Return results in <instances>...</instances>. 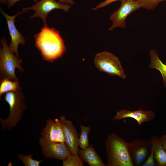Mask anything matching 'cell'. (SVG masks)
<instances>
[{
	"label": "cell",
	"mask_w": 166,
	"mask_h": 166,
	"mask_svg": "<svg viewBox=\"0 0 166 166\" xmlns=\"http://www.w3.org/2000/svg\"><path fill=\"white\" fill-rule=\"evenodd\" d=\"M0 2L2 4H5L7 3V0H0Z\"/></svg>",
	"instance_id": "obj_28"
},
{
	"label": "cell",
	"mask_w": 166,
	"mask_h": 166,
	"mask_svg": "<svg viewBox=\"0 0 166 166\" xmlns=\"http://www.w3.org/2000/svg\"><path fill=\"white\" fill-rule=\"evenodd\" d=\"M71 5L62 3L56 0H40L34 5L22 9L23 11L33 10L34 13L30 18H34L37 17L41 18L42 20L44 26L47 25L46 18L49 14L54 9H60L65 12H68L71 8Z\"/></svg>",
	"instance_id": "obj_6"
},
{
	"label": "cell",
	"mask_w": 166,
	"mask_h": 166,
	"mask_svg": "<svg viewBox=\"0 0 166 166\" xmlns=\"http://www.w3.org/2000/svg\"><path fill=\"white\" fill-rule=\"evenodd\" d=\"M123 0L135 1L136 0H105L99 3L95 7L93 8L92 10H96L105 7L112 3L116 1H122Z\"/></svg>",
	"instance_id": "obj_24"
},
{
	"label": "cell",
	"mask_w": 166,
	"mask_h": 166,
	"mask_svg": "<svg viewBox=\"0 0 166 166\" xmlns=\"http://www.w3.org/2000/svg\"><path fill=\"white\" fill-rule=\"evenodd\" d=\"M151 139V138H150ZM151 146L150 155L142 166H155L156 164L154 158V144L151 139Z\"/></svg>",
	"instance_id": "obj_23"
},
{
	"label": "cell",
	"mask_w": 166,
	"mask_h": 166,
	"mask_svg": "<svg viewBox=\"0 0 166 166\" xmlns=\"http://www.w3.org/2000/svg\"><path fill=\"white\" fill-rule=\"evenodd\" d=\"M65 138V142L71 153L77 154L79 150V136L77 130L72 122L67 120L63 116L60 117Z\"/></svg>",
	"instance_id": "obj_12"
},
{
	"label": "cell",
	"mask_w": 166,
	"mask_h": 166,
	"mask_svg": "<svg viewBox=\"0 0 166 166\" xmlns=\"http://www.w3.org/2000/svg\"><path fill=\"white\" fill-rule=\"evenodd\" d=\"M1 42L2 48L0 49V79L16 80L17 78L15 74V69L18 68L21 71H24L21 66L22 60L11 51L4 37L1 38Z\"/></svg>",
	"instance_id": "obj_4"
},
{
	"label": "cell",
	"mask_w": 166,
	"mask_h": 166,
	"mask_svg": "<svg viewBox=\"0 0 166 166\" xmlns=\"http://www.w3.org/2000/svg\"><path fill=\"white\" fill-rule=\"evenodd\" d=\"M142 7L147 10H152L155 8L160 3L166 1V0H136Z\"/></svg>",
	"instance_id": "obj_22"
},
{
	"label": "cell",
	"mask_w": 166,
	"mask_h": 166,
	"mask_svg": "<svg viewBox=\"0 0 166 166\" xmlns=\"http://www.w3.org/2000/svg\"><path fill=\"white\" fill-rule=\"evenodd\" d=\"M0 10L1 14L5 17L6 20L9 30V34L11 37V42L8 46L11 51L15 53V56L18 57L19 55L18 47L19 44L24 45L26 42L24 37L17 30L15 24V19L19 15L27 12L28 11H21L13 16H10L5 13L1 7Z\"/></svg>",
	"instance_id": "obj_9"
},
{
	"label": "cell",
	"mask_w": 166,
	"mask_h": 166,
	"mask_svg": "<svg viewBox=\"0 0 166 166\" xmlns=\"http://www.w3.org/2000/svg\"><path fill=\"white\" fill-rule=\"evenodd\" d=\"M60 2L64 4H69L71 5H73L74 4V0H58Z\"/></svg>",
	"instance_id": "obj_27"
},
{
	"label": "cell",
	"mask_w": 166,
	"mask_h": 166,
	"mask_svg": "<svg viewBox=\"0 0 166 166\" xmlns=\"http://www.w3.org/2000/svg\"><path fill=\"white\" fill-rule=\"evenodd\" d=\"M21 88L20 87L18 79L14 81L7 78L0 79V97L4 93L10 91H17Z\"/></svg>",
	"instance_id": "obj_17"
},
{
	"label": "cell",
	"mask_w": 166,
	"mask_h": 166,
	"mask_svg": "<svg viewBox=\"0 0 166 166\" xmlns=\"http://www.w3.org/2000/svg\"><path fill=\"white\" fill-rule=\"evenodd\" d=\"M39 144L43 155L46 158H52L63 161L71 153L65 142H50L42 136Z\"/></svg>",
	"instance_id": "obj_8"
},
{
	"label": "cell",
	"mask_w": 166,
	"mask_h": 166,
	"mask_svg": "<svg viewBox=\"0 0 166 166\" xmlns=\"http://www.w3.org/2000/svg\"><path fill=\"white\" fill-rule=\"evenodd\" d=\"M77 154L84 161L90 166H105L92 144H89L85 149H79Z\"/></svg>",
	"instance_id": "obj_13"
},
{
	"label": "cell",
	"mask_w": 166,
	"mask_h": 166,
	"mask_svg": "<svg viewBox=\"0 0 166 166\" xmlns=\"http://www.w3.org/2000/svg\"><path fill=\"white\" fill-rule=\"evenodd\" d=\"M4 99L9 105V115L6 119L0 118L2 131L6 129L11 130L15 127L22 119L24 111L26 108L25 97L21 89L6 93Z\"/></svg>",
	"instance_id": "obj_3"
},
{
	"label": "cell",
	"mask_w": 166,
	"mask_h": 166,
	"mask_svg": "<svg viewBox=\"0 0 166 166\" xmlns=\"http://www.w3.org/2000/svg\"><path fill=\"white\" fill-rule=\"evenodd\" d=\"M106 166H133L128 150V142L116 134L109 135L105 141Z\"/></svg>",
	"instance_id": "obj_2"
},
{
	"label": "cell",
	"mask_w": 166,
	"mask_h": 166,
	"mask_svg": "<svg viewBox=\"0 0 166 166\" xmlns=\"http://www.w3.org/2000/svg\"><path fill=\"white\" fill-rule=\"evenodd\" d=\"M80 127L81 132L79 138L78 145L81 149H84L89 145L88 135L90 131V128L81 124Z\"/></svg>",
	"instance_id": "obj_18"
},
{
	"label": "cell",
	"mask_w": 166,
	"mask_h": 166,
	"mask_svg": "<svg viewBox=\"0 0 166 166\" xmlns=\"http://www.w3.org/2000/svg\"><path fill=\"white\" fill-rule=\"evenodd\" d=\"M22 0H7V3L8 5V8H10L14 6L15 3ZM34 2H36L37 0H32Z\"/></svg>",
	"instance_id": "obj_25"
},
{
	"label": "cell",
	"mask_w": 166,
	"mask_h": 166,
	"mask_svg": "<svg viewBox=\"0 0 166 166\" xmlns=\"http://www.w3.org/2000/svg\"><path fill=\"white\" fill-rule=\"evenodd\" d=\"M33 155L30 153L28 155L20 154L18 158L21 161L25 166H39L42 160L38 161L32 159Z\"/></svg>",
	"instance_id": "obj_20"
},
{
	"label": "cell",
	"mask_w": 166,
	"mask_h": 166,
	"mask_svg": "<svg viewBox=\"0 0 166 166\" xmlns=\"http://www.w3.org/2000/svg\"><path fill=\"white\" fill-rule=\"evenodd\" d=\"M156 114L152 110H144L140 108L138 110L131 111L123 109L117 111L113 120L119 121L126 118H131L135 120L139 127L144 122L153 121Z\"/></svg>",
	"instance_id": "obj_11"
},
{
	"label": "cell",
	"mask_w": 166,
	"mask_h": 166,
	"mask_svg": "<svg viewBox=\"0 0 166 166\" xmlns=\"http://www.w3.org/2000/svg\"><path fill=\"white\" fill-rule=\"evenodd\" d=\"M34 37L35 45L45 61L53 62L61 57L66 51L64 40L59 32L47 25Z\"/></svg>",
	"instance_id": "obj_1"
},
{
	"label": "cell",
	"mask_w": 166,
	"mask_h": 166,
	"mask_svg": "<svg viewBox=\"0 0 166 166\" xmlns=\"http://www.w3.org/2000/svg\"><path fill=\"white\" fill-rule=\"evenodd\" d=\"M94 63L100 71L110 76H117L125 79L126 76L119 58L113 53L104 51L95 56Z\"/></svg>",
	"instance_id": "obj_5"
},
{
	"label": "cell",
	"mask_w": 166,
	"mask_h": 166,
	"mask_svg": "<svg viewBox=\"0 0 166 166\" xmlns=\"http://www.w3.org/2000/svg\"><path fill=\"white\" fill-rule=\"evenodd\" d=\"M56 130V142L65 143V138L62 125L60 119L56 118L54 120Z\"/></svg>",
	"instance_id": "obj_21"
},
{
	"label": "cell",
	"mask_w": 166,
	"mask_h": 166,
	"mask_svg": "<svg viewBox=\"0 0 166 166\" xmlns=\"http://www.w3.org/2000/svg\"><path fill=\"white\" fill-rule=\"evenodd\" d=\"M154 144V158L156 165L166 166V151L160 137L153 136L151 138Z\"/></svg>",
	"instance_id": "obj_14"
},
{
	"label": "cell",
	"mask_w": 166,
	"mask_h": 166,
	"mask_svg": "<svg viewBox=\"0 0 166 166\" xmlns=\"http://www.w3.org/2000/svg\"><path fill=\"white\" fill-rule=\"evenodd\" d=\"M162 144L166 151V134H163L160 137Z\"/></svg>",
	"instance_id": "obj_26"
},
{
	"label": "cell",
	"mask_w": 166,
	"mask_h": 166,
	"mask_svg": "<svg viewBox=\"0 0 166 166\" xmlns=\"http://www.w3.org/2000/svg\"><path fill=\"white\" fill-rule=\"evenodd\" d=\"M41 134L46 140L50 142H56V130L54 121L49 118Z\"/></svg>",
	"instance_id": "obj_16"
},
{
	"label": "cell",
	"mask_w": 166,
	"mask_h": 166,
	"mask_svg": "<svg viewBox=\"0 0 166 166\" xmlns=\"http://www.w3.org/2000/svg\"><path fill=\"white\" fill-rule=\"evenodd\" d=\"M84 161L77 154L71 153L65 160L62 161L63 166H83Z\"/></svg>",
	"instance_id": "obj_19"
},
{
	"label": "cell",
	"mask_w": 166,
	"mask_h": 166,
	"mask_svg": "<svg viewBox=\"0 0 166 166\" xmlns=\"http://www.w3.org/2000/svg\"><path fill=\"white\" fill-rule=\"evenodd\" d=\"M150 59L149 67L151 69H156L160 73L164 86L166 88V65L159 58L157 53L153 49L150 50L149 53Z\"/></svg>",
	"instance_id": "obj_15"
},
{
	"label": "cell",
	"mask_w": 166,
	"mask_h": 166,
	"mask_svg": "<svg viewBox=\"0 0 166 166\" xmlns=\"http://www.w3.org/2000/svg\"><path fill=\"white\" fill-rule=\"evenodd\" d=\"M142 8L141 5L136 0L121 1L120 7L111 15L109 18L112 25L109 28L111 30L117 28H126V18L132 12Z\"/></svg>",
	"instance_id": "obj_7"
},
{
	"label": "cell",
	"mask_w": 166,
	"mask_h": 166,
	"mask_svg": "<svg viewBox=\"0 0 166 166\" xmlns=\"http://www.w3.org/2000/svg\"><path fill=\"white\" fill-rule=\"evenodd\" d=\"M151 139L136 138L128 142V150L134 166L141 164L151 148Z\"/></svg>",
	"instance_id": "obj_10"
}]
</instances>
